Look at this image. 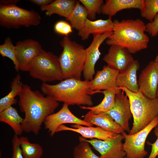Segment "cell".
Masks as SVG:
<instances>
[{
    "mask_svg": "<svg viewBox=\"0 0 158 158\" xmlns=\"http://www.w3.org/2000/svg\"><path fill=\"white\" fill-rule=\"evenodd\" d=\"M85 121L105 130L115 133L121 134L124 131L107 113L95 114L90 111L84 116Z\"/></svg>",
    "mask_w": 158,
    "mask_h": 158,
    "instance_id": "20",
    "label": "cell"
},
{
    "mask_svg": "<svg viewBox=\"0 0 158 158\" xmlns=\"http://www.w3.org/2000/svg\"><path fill=\"white\" fill-rule=\"evenodd\" d=\"M154 133L157 139L153 143H149L151 146V150L148 158H156L158 155V126L155 129Z\"/></svg>",
    "mask_w": 158,
    "mask_h": 158,
    "instance_id": "35",
    "label": "cell"
},
{
    "mask_svg": "<svg viewBox=\"0 0 158 158\" xmlns=\"http://www.w3.org/2000/svg\"><path fill=\"white\" fill-rule=\"evenodd\" d=\"M84 139L89 143L100 154L99 158H125L122 141L124 138L121 134L109 140H103L96 139Z\"/></svg>",
    "mask_w": 158,
    "mask_h": 158,
    "instance_id": "12",
    "label": "cell"
},
{
    "mask_svg": "<svg viewBox=\"0 0 158 158\" xmlns=\"http://www.w3.org/2000/svg\"><path fill=\"white\" fill-rule=\"evenodd\" d=\"M157 97H158V88L157 90Z\"/></svg>",
    "mask_w": 158,
    "mask_h": 158,
    "instance_id": "39",
    "label": "cell"
},
{
    "mask_svg": "<svg viewBox=\"0 0 158 158\" xmlns=\"http://www.w3.org/2000/svg\"><path fill=\"white\" fill-rule=\"evenodd\" d=\"M89 81L67 78L55 85L43 83L41 90L46 96L69 106L91 107L93 104L91 95L96 93L90 89Z\"/></svg>",
    "mask_w": 158,
    "mask_h": 158,
    "instance_id": "3",
    "label": "cell"
},
{
    "mask_svg": "<svg viewBox=\"0 0 158 158\" xmlns=\"http://www.w3.org/2000/svg\"><path fill=\"white\" fill-rule=\"evenodd\" d=\"M113 21L111 17L106 20L101 19L92 20L87 18L83 28L78 33V35L83 40L87 39L91 34H102L112 31Z\"/></svg>",
    "mask_w": 158,
    "mask_h": 158,
    "instance_id": "18",
    "label": "cell"
},
{
    "mask_svg": "<svg viewBox=\"0 0 158 158\" xmlns=\"http://www.w3.org/2000/svg\"><path fill=\"white\" fill-rule=\"evenodd\" d=\"M119 72L108 66H104L102 70L97 71L94 78L89 81V87L92 91L98 93L102 90L111 91L116 94L121 91L116 84Z\"/></svg>",
    "mask_w": 158,
    "mask_h": 158,
    "instance_id": "13",
    "label": "cell"
},
{
    "mask_svg": "<svg viewBox=\"0 0 158 158\" xmlns=\"http://www.w3.org/2000/svg\"><path fill=\"white\" fill-rule=\"evenodd\" d=\"M71 128L64 125L60 126L56 132L70 131L78 133L82 137L86 138L96 139L103 140H109L116 137L119 134L110 132L98 127L86 126L78 124H73Z\"/></svg>",
    "mask_w": 158,
    "mask_h": 158,
    "instance_id": "17",
    "label": "cell"
},
{
    "mask_svg": "<svg viewBox=\"0 0 158 158\" xmlns=\"http://www.w3.org/2000/svg\"><path fill=\"white\" fill-rule=\"evenodd\" d=\"M158 13V0H144L143 10L140 11L141 16L151 22Z\"/></svg>",
    "mask_w": 158,
    "mask_h": 158,
    "instance_id": "31",
    "label": "cell"
},
{
    "mask_svg": "<svg viewBox=\"0 0 158 158\" xmlns=\"http://www.w3.org/2000/svg\"><path fill=\"white\" fill-rule=\"evenodd\" d=\"M137 60H134L126 70L119 73L117 79L116 84L119 87H124L133 92L140 91L137 78V72L140 68Z\"/></svg>",
    "mask_w": 158,
    "mask_h": 158,
    "instance_id": "21",
    "label": "cell"
},
{
    "mask_svg": "<svg viewBox=\"0 0 158 158\" xmlns=\"http://www.w3.org/2000/svg\"><path fill=\"white\" fill-rule=\"evenodd\" d=\"M19 70L29 71L30 64L42 49L39 42L32 39L17 42L16 45Z\"/></svg>",
    "mask_w": 158,
    "mask_h": 158,
    "instance_id": "11",
    "label": "cell"
},
{
    "mask_svg": "<svg viewBox=\"0 0 158 158\" xmlns=\"http://www.w3.org/2000/svg\"><path fill=\"white\" fill-rule=\"evenodd\" d=\"M112 33V31L102 34L93 35L92 42L85 50V60L83 73L85 80L89 81L93 78L95 65L101 55L99 48Z\"/></svg>",
    "mask_w": 158,
    "mask_h": 158,
    "instance_id": "9",
    "label": "cell"
},
{
    "mask_svg": "<svg viewBox=\"0 0 158 158\" xmlns=\"http://www.w3.org/2000/svg\"><path fill=\"white\" fill-rule=\"evenodd\" d=\"M99 93H102L104 95L103 99L99 104L93 107L81 106L80 108L82 109L88 110L95 114L105 113L111 109L115 104L116 94L108 90L100 91Z\"/></svg>",
    "mask_w": 158,
    "mask_h": 158,
    "instance_id": "26",
    "label": "cell"
},
{
    "mask_svg": "<svg viewBox=\"0 0 158 158\" xmlns=\"http://www.w3.org/2000/svg\"><path fill=\"white\" fill-rule=\"evenodd\" d=\"M90 144L82 137L79 138V142L74 147L73 158H99L92 151Z\"/></svg>",
    "mask_w": 158,
    "mask_h": 158,
    "instance_id": "28",
    "label": "cell"
},
{
    "mask_svg": "<svg viewBox=\"0 0 158 158\" xmlns=\"http://www.w3.org/2000/svg\"><path fill=\"white\" fill-rule=\"evenodd\" d=\"M18 0H0V4L3 5L16 4L19 1Z\"/></svg>",
    "mask_w": 158,
    "mask_h": 158,
    "instance_id": "37",
    "label": "cell"
},
{
    "mask_svg": "<svg viewBox=\"0 0 158 158\" xmlns=\"http://www.w3.org/2000/svg\"><path fill=\"white\" fill-rule=\"evenodd\" d=\"M146 32L151 36L155 37L158 34V13L152 21L146 24Z\"/></svg>",
    "mask_w": 158,
    "mask_h": 158,
    "instance_id": "34",
    "label": "cell"
},
{
    "mask_svg": "<svg viewBox=\"0 0 158 158\" xmlns=\"http://www.w3.org/2000/svg\"><path fill=\"white\" fill-rule=\"evenodd\" d=\"M119 88L125 92L129 100L133 117L132 127L128 134L137 133L158 116V97L151 99L140 91L135 92L124 87Z\"/></svg>",
    "mask_w": 158,
    "mask_h": 158,
    "instance_id": "4",
    "label": "cell"
},
{
    "mask_svg": "<svg viewBox=\"0 0 158 158\" xmlns=\"http://www.w3.org/2000/svg\"><path fill=\"white\" fill-rule=\"evenodd\" d=\"M125 158H126V157Z\"/></svg>",
    "mask_w": 158,
    "mask_h": 158,
    "instance_id": "41",
    "label": "cell"
},
{
    "mask_svg": "<svg viewBox=\"0 0 158 158\" xmlns=\"http://www.w3.org/2000/svg\"><path fill=\"white\" fill-rule=\"evenodd\" d=\"M140 91L151 99L157 97L158 88V64L155 61H150L142 71L138 81Z\"/></svg>",
    "mask_w": 158,
    "mask_h": 158,
    "instance_id": "15",
    "label": "cell"
},
{
    "mask_svg": "<svg viewBox=\"0 0 158 158\" xmlns=\"http://www.w3.org/2000/svg\"><path fill=\"white\" fill-rule=\"evenodd\" d=\"M28 72L32 77L43 83L63 79L58 57L43 49L31 63Z\"/></svg>",
    "mask_w": 158,
    "mask_h": 158,
    "instance_id": "6",
    "label": "cell"
},
{
    "mask_svg": "<svg viewBox=\"0 0 158 158\" xmlns=\"http://www.w3.org/2000/svg\"><path fill=\"white\" fill-rule=\"evenodd\" d=\"M158 125V116L148 125L137 133L131 135L124 131L121 134L124 138V150L126 158H144L147 154L145 144L146 139L152 130Z\"/></svg>",
    "mask_w": 158,
    "mask_h": 158,
    "instance_id": "8",
    "label": "cell"
},
{
    "mask_svg": "<svg viewBox=\"0 0 158 158\" xmlns=\"http://www.w3.org/2000/svg\"><path fill=\"white\" fill-rule=\"evenodd\" d=\"M72 28L70 24L63 20L57 22L54 27V31L56 33L65 36H68L72 32Z\"/></svg>",
    "mask_w": 158,
    "mask_h": 158,
    "instance_id": "32",
    "label": "cell"
},
{
    "mask_svg": "<svg viewBox=\"0 0 158 158\" xmlns=\"http://www.w3.org/2000/svg\"><path fill=\"white\" fill-rule=\"evenodd\" d=\"M0 54L3 57H7L10 59L15 66L17 72L19 71L18 65L16 58V46L14 45L10 37H8L4 43L0 45Z\"/></svg>",
    "mask_w": 158,
    "mask_h": 158,
    "instance_id": "29",
    "label": "cell"
},
{
    "mask_svg": "<svg viewBox=\"0 0 158 158\" xmlns=\"http://www.w3.org/2000/svg\"><path fill=\"white\" fill-rule=\"evenodd\" d=\"M158 64V54L157 55L156 57L155 60H154Z\"/></svg>",
    "mask_w": 158,
    "mask_h": 158,
    "instance_id": "38",
    "label": "cell"
},
{
    "mask_svg": "<svg viewBox=\"0 0 158 158\" xmlns=\"http://www.w3.org/2000/svg\"><path fill=\"white\" fill-rule=\"evenodd\" d=\"M40 14L33 10H28L16 4H0V25L8 29L21 26H37L40 23Z\"/></svg>",
    "mask_w": 158,
    "mask_h": 158,
    "instance_id": "7",
    "label": "cell"
},
{
    "mask_svg": "<svg viewBox=\"0 0 158 158\" xmlns=\"http://www.w3.org/2000/svg\"><path fill=\"white\" fill-rule=\"evenodd\" d=\"M60 44L63 49L58 58L63 79L81 80L85 60L84 46L68 36H65Z\"/></svg>",
    "mask_w": 158,
    "mask_h": 158,
    "instance_id": "5",
    "label": "cell"
},
{
    "mask_svg": "<svg viewBox=\"0 0 158 158\" xmlns=\"http://www.w3.org/2000/svg\"><path fill=\"white\" fill-rule=\"evenodd\" d=\"M23 121L16 109L11 106L0 112V121L9 125L15 134L20 135L23 132L21 125Z\"/></svg>",
    "mask_w": 158,
    "mask_h": 158,
    "instance_id": "23",
    "label": "cell"
},
{
    "mask_svg": "<svg viewBox=\"0 0 158 158\" xmlns=\"http://www.w3.org/2000/svg\"><path fill=\"white\" fill-rule=\"evenodd\" d=\"M157 158H158V155L157 156Z\"/></svg>",
    "mask_w": 158,
    "mask_h": 158,
    "instance_id": "40",
    "label": "cell"
},
{
    "mask_svg": "<svg viewBox=\"0 0 158 158\" xmlns=\"http://www.w3.org/2000/svg\"><path fill=\"white\" fill-rule=\"evenodd\" d=\"M87 18L88 14L86 9L79 1H77L73 10L66 19L69 22L73 28L79 31L83 28Z\"/></svg>",
    "mask_w": 158,
    "mask_h": 158,
    "instance_id": "25",
    "label": "cell"
},
{
    "mask_svg": "<svg viewBox=\"0 0 158 158\" xmlns=\"http://www.w3.org/2000/svg\"><path fill=\"white\" fill-rule=\"evenodd\" d=\"M18 96L20 108L25 114L21 125L23 132L37 135L46 118L58 107V102L51 96L32 90L27 84L23 85Z\"/></svg>",
    "mask_w": 158,
    "mask_h": 158,
    "instance_id": "1",
    "label": "cell"
},
{
    "mask_svg": "<svg viewBox=\"0 0 158 158\" xmlns=\"http://www.w3.org/2000/svg\"><path fill=\"white\" fill-rule=\"evenodd\" d=\"M113 23L112 33L106 40L107 44L121 46L131 54L147 48L149 38L145 33L146 24L142 20H115Z\"/></svg>",
    "mask_w": 158,
    "mask_h": 158,
    "instance_id": "2",
    "label": "cell"
},
{
    "mask_svg": "<svg viewBox=\"0 0 158 158\" xmlns=\"http://www.w3.org/2000/svg\"><path fill=\"white\" fill-rule=\"evenodd\" d=\"M13 155L12 158H24L20 145V138L15 134L12 140Z\"/></svg>",
    "mask_w": 158,
    "mask_h": 158,
    "instance_id": "33",
    "label": "cell"
},
{
    "mask_svg": "<svg viewBox=\"0 0 158 158\" xmlns=\"http://www.w3.org/2000/svg\"><path fill=\"white\" fill-rule=\"evenodd\" d=\"M144 0H107L102 7L101 13L111 17L123 10L136 8L142 11Z\"/></svg>",
    "mask_w": 158,
    "mask_h": 158,
    "instance_id": "19",
    "label": "cell"
},
{
    "mask_svg": "<svg viewBox=\"0 0 158 158\" xmlns=\"http://www.w3.org/2000/svg\"><path fill=\"white\" fill-rule=\"evenodd\" d=\"M21 80L19 74L13 78L11 84V91L0 99V112L17 103L15 97L21 92L24 85Z\"/></svg>",
    "mask_w": 158,
    "mask_h": 158,
    "instance_id": "24",
    "label": "cell"
},
{
    "mask_svg": "<svg viewBox=\"0 0 158 158\" xmlns=\"http://www.w3.org/2000/svg\"><path fill=\"white\" fill-rule=\"evenodd\" d=\"M77 1L75 0H55L49 4L40 7L42 11L51 16L54 14L67 18L73 10Z\"/></svg>",
    "mask_w": 158,
    "mask_h": 158,
    "instance_id": "22",
    "label": "cell"
},
{
    "mask_svg": "<svg viewBox=\"0 0 158 158\" xmlns=\"http://www.w3.org/2000/svg\"><path fill=\"white\" fill-rule=\"evenodd\" d=\"M69 105L64 103L61 109L57 112L47 117L44 122L45 128L47 130L51 136L56 133L60 126L66 123L80 125L86 126L93 125L75 116L70 110Z\"/></svg>",
    "mask_w": 158,
    "mask_h": 158,
    "instance_id": "10",
    "label": "cell"
},
{
    "mask_svg": "<svg viewBox=\"0 0 158 158\" xmlns=\"http://www.w3.org/2000/svg\"><path fill=\"white\" fill-rule=\"evenodd\" d=\"M31 3L40 7L47 5L51 3L53 0H30L29 1Z\"/></svg>",
    "mask_w": 158,
    "mask_h": 158,
    "instance_id": "36",
    "label": "cell"
},
{
    "mask_svg": "<svg viewBox=\"0 0 158 158\" xmlns=\"http://www.w3.org/2000/svg\"><path fill=\"white\" fill-rule=\"evenodd\" d=\"M87 13L88 18L94 20L97 14L101 13V8L104 4L102 0H79Z\"/></svg>",
    "mask_w": 158,
    "mask_h": 158,
    "instance_id": "30",
    "label": "cell"
},
{
    "mask_svg": "<svg viewBox=\"0 0 158 158\" xmlns=\"http://www.w3.org/2000/svg\"><path fill=\"white\" fill-rule=\"evenodd\" d=\"M20 145L24 158H40L43 153V150L39 144L32 143L26 137L19 138Z\"/></svg>",
    "mask_w": 158,
    "mask_h": 158,
    "instance_id": "27",
    "label": "cell"
},
{
    "mask_svg": "<svg viewBox=\"0 0 158 158\" xmlns=\"http://www.w3.org/2000/svg\"><path fill=\"white\" fill-rule=\"evenodd\" d=\"M103 60L110 68L121 72L126 70L135 60L126 49L121 46L112 45Z\"/></svg>",
    "mask_w": 158,
    "mask_h": 158,
    "instance_id": "16",
    "label": "cell"
},
{
    "mask_svg": "<svg viewBox=\"0 0 158 158\" xmlns=\"http://www.w3.org/2000/svg\"><path fill=\"white\" fill-rule=\"evenodd\" d=\"M121 90L116 94L113 107L105 112L108 114L124 131H130L129 121L132 116L129 100Z\"/></svg>",
    "mask_w": 158,
    "mask_h": 158,
    "instance_id": "14",
    "label": "cell"
}]
</instances>
